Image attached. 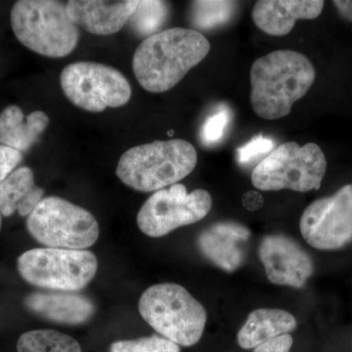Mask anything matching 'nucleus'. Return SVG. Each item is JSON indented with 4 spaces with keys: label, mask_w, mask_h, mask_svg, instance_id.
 <instances>
[{
    "label": "nucleus",
    "mask_w": 352,
    "mask_h": 352,
    "mask_svg": "<svg viewBox=\"0 0 352 352\" xmlns=\"http://www.w3.org/2000/svg\"><path fill=\"white\" fill-rule=\"evenodd\" d=\"M296 320L293 314L282 309L261 308L251 312L238 333V344L245 349H254L280 336L293 332Z\"/></svg>",
    "instance_id": "nucleus-18"
},
{
    "label": "nucleus",
    "mask_w": 352,
    "mask_h": 352,
    "mask_svg": "<svg viewBox=\"0 0 352 352\" xmlns=\"http://www.w3.org/2000/svg\"><path fill=\"white\" fill-rule=\"evenodd\" d=\"M50 124L41 111L25 116L18 106H9L0 113V143L21 153L28 151Z\"/></svg>",
    "instance_id": "nucleus-17"
},
{
    "label": "nucleus",
    "mask_w": 352,
    "mask_h": 352,
    "mask_svg": "<svg viewBox=\"0 0 352 352\" xmlns=\"http://www.w3.org/2000/svg\"><path fill=\"white\" fill-rule=\"evenodd\" d=\"M110 352H180V347L162 336L153 335L136 340H118L111 346Z\"/></svg>",
    "instance_id": "nucleus-23"
},
{
    "label": "nucleus",
    "mask_w": 352,
    "mask_h": 352,
    "mask_svg": "<svg viewBox=\"0 0 352 352\" xmlns=\"http://www.w3.org/2000/svg\"><path fill=\"white\" fill-rule=\"evenodd\" d=\"M24 303L32 314L64 325L85 323L95 314L92 300L72 292L32 293L25 298Z\"/></svg>",
    "instance_id": "nucleus-16"
},
{
    "label": "nucleus",
    "mask_w": 352,
    "mask_h": 352,
    "mask_svg": "<svg viewBox=\"0 0 352 352\" xmlns=\"http://www.w3.org/2000/svg\"><path fill=\"white\" fill-rule=\"evenodd\" d=\"M324 4L321 0H261L252 8V20L265 34L284 36L292 32L296 21L319 17Z\"/></svg>",
    "instance_id": "nucleus-15"
},
{
    "label": "nucleus",
    "mask_w": 352,
    "mask_h": 352,
    "mask_svg": "<svg viewBox=\"0 0 352 352\" xmlns=\"http://www.w3.org/2000/svg\"><path fill=\"white\" fill-rule=\"evenodd\" d=\"M274 140L264 138L263 135L254 136L251 141L241 146L237 149V160L241 164L251 163L252 160L263 156L268 152L273 151Z\"/></svg>",
    "instance_id": "nucleus-25"
},
{
    "label": "nucleus",
    "mask_w": 352,
    "mask_h": 352,
    "mask_svg": "<svg viewBox=\"0 0 352 352\" xmlns=\"http://www.w3.org/2000/svg\"><path fill=\"white\" fill-rule=\"evenodd\" d=\"M293 338L289 333L263 342L254 347L252 352H289L293 346Z\"/></svg>",
    "instance_id": "nucleus-27"
},
{
    "label": "nucleus",
    "mask_w": 352,
    "mask_h": 352,
    "mask_svg": "<svg viewBox=\"0 0 352 352\" xmlns=\"http://www.w3.org/2000/svg\"><path fill=\"white\" fill-rule=\"evenodd\" d=\"M168 17L170 6L168 2L138 0V8L127 23L138 36L149 38L162 32V28L168 22Z\"/></svg>",
    "instance_id": "nucleus-22"
},
{
    "label": "nucleus",
    "mask_w": 352,
    "mask_h": 352,
    "mask_svg": "<svg viewBox=\"0 0 352 352\" xmlns=\"http://www.w3.org/2000/svg\"><path fill=\"white\" fill-rule=\"evenodd\" d=\"M18 352H82L78 340L55 330H34L23 333Z\"/></svg>",
    "instance_id": "nucleus-21"
},
{
    "label": "nucleus",
    "mask_w": 352,
    "mask_h": 352,
    "mask_svg": "<svg viewBox=\"0 0 352 352\" xmlns=\"http://www.w3.org/2000/svg\"><path fill=\"white\" fill-rule=\"evenodd\" d=\"M300 228L307 244L321 251H333L351 243L352 184L312 201L303 212Z\"/></svg>",
    "instance_id": "nucleus-11"
},
{
    "label": "nucleus",
    "mask_w": 352,
    "mask_h": 352,
    "mask_svg": "<svg viewBox=\"0 0 352 352\" xmlns=\"http://www.w3.org/2000/svg\"><path fill=\"white\" fill-rule=\"evenodd\" d=\"M138 310L156 332L178 346L196 344L207 323L205 307L184 287L177 284L150 287L140 296Z\"/></svg>",
    "instance_id": "nucleus-5"
},
{
    "label": "nucleus",
    "mask_w": 352,
    "mask_h": 352,
    "mask_svg": "<svg viewBox=\"0 0 352 352\" xmlns=\"http://www.w3.org/2000/svg\"><path fill=\"white\" fill-rule=\"evenodd\" d=\"M1 224H2V214L0 212V230H1Z\"/></svg>",
    "instance_id": "nucleus-29"
},
{
    "label": "nucleus",
    "mask_w": 352,
    "mask_h": 352,
    "mask_svg": "<svg viewBox=\"0 0 352 352\" xmlns=\"http://www.w3.org/2000/svg\"><path fill=\"white\" fill-rule=\"evenodd\" d=\"M212 199L207 190L187 192L182 183L155 192L139 210L138 226L145 235L160 238L179 227L205 219L212 210Z\"/></svg>",
    "instance_id": "nucleus-10"
},
{
    "label": "nucleus",
    "mask_w": 352,
    "mask_h": 352,
    "mask_svg": "<svg viewBox=\"0 0 352 352\" xmlns=\"http://www.w3.org/2000/svg\"><path fill=\"white\" fill-rule=\"evenodd\" d=\"M258 256L271 283L300 289L314 274L312 259L295 240L268 235L261 241Z\"/></svg>",
    "instance_id": "nucleus-12"
},
{
    "label": "nucleus",
    "mask_w": 352,
    "mask_h": 352,
    "mask_svg": "<svg viewBox=\"0 0 352 352\" xmlns=\"http://www.w3.org/2000/svg\"><path fill=\"white\" fill-rule=\"evenodd\" d=\"M43 195L44 190L36 186L31 168L22 166L0 184V212L4 217H11L15 212L29 217Z\"/></svg>",
    "instance_id": "nucleus-19"
},
{
    "label": "nucleus",
    "mask_w": 352,
    "mask_h": 352,
    "mask_svg": "<svg viewBox=\"0 0 352 352\" xmlns=\"http://www.w3.org/2000/svg\"><path fill=\"white\" fill-rule=\"evenodd\" d=\"M11 25L23 45L43 56H68L80 41L78 27L61 1L20 0L11 11Z\"/></svg>",
    "instance_id": "nucleus-4"
},
{
    "label": "nucleus",
    "mask_w": 352,
    "mask_h": 352,
    "mask_svg": "<svg viewBox=\"0 0 352 352\" xmlns=\"http://www.w3.org/2000/svg\"><path fill=\"white\" fill-rule=\"evenodd\" d=\"M22 153L8 146L0 145V184L8 177L22 162Z\"/></svg>",
    "instance_id": "nucleus-26"
},
{
    "label": "nucleus",
    "mask_w": 352,
    "mask_h": 352,
    "mask_svg": "<svg viewBox=\"0 0 352 352\" xmlns=\"http://www.w3.org/2000/svg\"><path fill=\"white\" fill-rule=\"evenodd\" d=\"M333 4L344 19L352 22V0H335Z\"/></svg>",
    "instance_id": "nucleus-28"
},
{
    "label": "nucleus",
    "mask_w": 352,
    "mask_h": 352,
    "mask_svg": "<svg viewBox=\"0 0 352 352\" xmlns=\"http://www.w3.org/2000/svg\"><path fill=\"white\" fill-rule=\"evenodd\" d=\"M326 170L327 160L318 145L286 142L259 162L252 170V182L261 191L289 189L305 193L320 188Z\"/></svg>",
    "instance_id": "nucleus-6"
},
{
    "label": "nucleus",
    "mask_w": 352,
    "mask_h": 352,
    "mask_svg": "<svg viewBox=\"0 0 352 352\" xmlns=\"http://www.w3.org/2000/svg\"><path fill=\"white\" fill-rule=\"evenodd\" d=\"M198 163L195 147L183 139L135 146L120 157V182L139 192H157L191 175Z\"/></svg>",
    "instance_id": "nucleus-3"
},
{
    "label": "nucleus",
    "mask_w": 352,
    "mask_h": 352,
    "mask_svg": "<svg viewBox=\"0 0 352 352\" xmlns=\"http://www.w3.org/2000/svg\"><path fill=\"white\" fill-rule=\"evenodd\" d=\"M17 267L23 279L34 286L76 293L94 279L98 261L87 250L38 248L21 254Z\"/></svg>",
    "instance_id": "nucleus-8"
},
{
    "label": "nucleus",
    "mask_w": 352,
    "mask_h": 352,
    "mask_svg": "<svg viewBox=\"0 0 352 352\" xmlns=\"http://www.w3.org/2000/svg\"><path fill=\"white\" fill-rule=\"evenodd\" d=\"M315 78L314 65L298 51H272L258 58L250 71L252 110L264 120L286 117L314 85Z\"/></svg>",
    "instance_id": "nucleus-2"
},
{
    "label": "nucleus",
    "mask_w": 352,
    "mask_h": 352,
    "mask_svg": "<svg viewBox=\"0 0 352 352\" xmlns=\"http://www.w3.org/2000/svg\"><path fill=\"white\" fill-rule=\"evenodd\" d=\"M62 89L76 107L92 113L126 105L131 87L117 69L94 62L69 64L60 76Z\"/></svg>",
    "instance_id": "nucleus-9"
},
{
    "label": "nucleus",
    "mask_w": 352,
    "mask_h": 352,
    "mask_svg": "<svg viewBox=\"0 0 352 352\" xmlns=\"http://www.w3.org/2000/svg\"><path fill=\"white\" fill-rule=\"evenodd\" d=\"M210 50V41L201 32L173 28L139 44L132 68L141 87L153 94H161L182 82L208 56Z\"/></svg>",
    "instance_id": "nucleus-1"
},
{
    "label": "nucleus",
    "mask_w": 352,
    "mask_h": 352,
    "mask_svg": "<svg viewBox=\"0 0 352 352\" xmlns=\"http://www.w3.org/2000/svg\"><path fill=\"white\" fill-rule=\"evenodd\" d=\"M251 237L247 226L235 221L217 222L201 231L199 250L210 263L227 272H233L245 261V244Z\"/></svg>",
    "instance_id": "nucleus-13"
},
{
    "label": "nucleus",
    "mask_w": 352,
    "mask_h": 352,
    "mask_svg": "<svg viewBox=\"0 0 352 352\" xmlns=\"http://www.w3.org/2000/svg\"><path fill=\"white\" fill-rule=\"evenodd\" d=\"M238 8V2L201 0L190 7V22L197 30L210 31L228 24Z\"/></svg>",
    "instance_id": "nucleus-20"
},
{
    "label": "nucleus",
    "mask_w": 352,
    "mask_h": 352,
    "mask_svg": "<svg viewBox=\"0 0 352 352\" xmlns=\"http://www.w3.org/2000/svg\"><path fill=\"white\" fill-rule=\"evenodd\" d=\"M229 122L230 112L227 108H221L217 113L210 115L201 126V142L207 146L217 144L223 138Z\"/></svg>",
    "instance_id": "nucleus-24"
},
{
    "label": "nucleus",
    "mask_w": 352,
    "mask_h": 352,
    "mask_svg": "<svg viewBox=\"0 0 352 352\" xmlns=\"http://www.w3.org/2000/svg\"><path fill=\"white\" fill-rule=\"evenodd\" d=\"M138 6V0H71L67 10L78 27L97 36H110L124 27Z\"/></svg>",
    "instance_id": "nucleus-14"
},
{
    "label": "nucleus",
    "mask_w": 352,
    "mask_h": 352,
    "mask_svg": "<svg viewBox=\"0 0 352 352\" xmlns=\"http://www.w3.org/2000/svg\"><path fill=\"white\" fill-rule=\"evenodd\" d=\"M27 228L39 244L56 249L87 250L100 233L91 212L56 196L39 201L28 217Z\"/></svg>",
    "instance_id": "nucleus-7"
}]
</instances>
